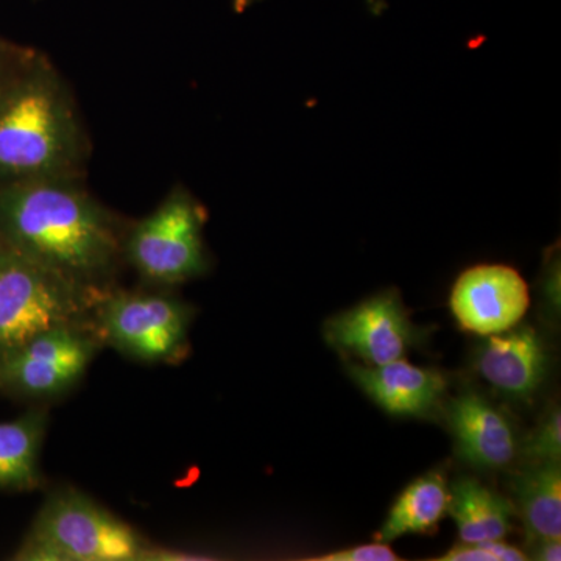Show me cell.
<instances>
[{
    "label": "cell",
    "instance_id": "6da1fadb",
    "mask_svg": "<svg viewBox=\"0 0 561 561\" xmlns=\"http://www.w3.org/2000/svg\"><path fill=\"white\" fill-rule=\"evenodd\" d=\"M76 179L2 184L0 241L83 286L108 289L122 238L114 217Z\"/></svg>",
    "mask_w": 561,
    "mask_h": 561
},
{
    "label": "cell",
    "instance_id": "7a4b0ae2",
    "mask_svg": "<svg viewBox=\"0 0 561 561\" xmlns=\"http://www.w3.org/2000/svg\"><path fill=\"white\" fill-rule=\"evenodd\" d=\"M87 138L76 102L43 55L27 54L0 83V186L77 176Z\"/></svg>",
    "mask_w": 561,
    "mask_h": 561
},
{
    "label": "cell",
    "instance_id": "3957f363",
    "mask_svg": "<svg viewBox=\"0 0 561 561\" xmlns=\"http://www.w3.org/2000/svg\"><path fill=\"white\" fill-rule=\"evenodd\" d=\"M165 556L83 491L61 486L44 500L13 560L139 561Z\"/></svg>",
    "mask_w": 561,
    "mask_h": 561
},
{
    "label": "cell",
    "instance_id": "277c9868",
    "mask_svg": "<svg viewBox=\"0 0 561 561\" xmlns=\"http://www.w3.org/2000/svg\"><path fill=\"white\" fill-rule=\"evenodd\" d=\"M103 290L83 286L0 241V357L55 328H94L95 302Z\"/></svg>",
    "mask_w": 561,
    "mask_h": 561
},
{
    "label": "cell",
    "instance_id": "5b68a950",
    "mask_svg": "<svg viewBox=\"0 0 561 561\" xmlns=\"http://www.w3.org/2000/svg\"><path fill=\"white\" fill-rule=\"evenodd\" d=\"M194 309L168 294L105 289L94 330L103 345L146 364H176L190 351Z\"/></svg>",
    "mask_w": 561,
    "mask_h": 561
},
{
    "label": "cell",
    "instance_id": "8992f818",
    "mask_svg": "<svg viewBox=\"0 0 561 561\" xmlns=\"http://www.w3.org/2000/svg\"><path fill=\"white\" fill-rule=\"evenodd\" d=\"M203 221L201 205L191 192L176 186L122 239V257L153 286L198 278L208 268Z\"/></svg>",
    "mask_w": 561,
    "mask_h": 561
},
{
    "label": "cell",
    "instance_id": "52a82bcc",
    "mask_svg": "<svg viewBox=\"0 0 561 561\" xmlns=\"http://www.w3.org/2000/svg\"><path fill=\"white\" fill-rule=\"evenodd\" d=\"M103 345L92 327L55 328L0 357V391L46 401L83 379Z\"/></svg>",
    "mask_w": 561,
    "mask_h": 561
},
{
    "label": "cell",
    "instance_id": "ba28073f",
    "mask_svg": "<svg viewBox=\"0 0 561 561\" xmlns=\"http://www.w3.org/2000/svg\"><path fill=\"white\" fill-rule=\"evenodd\" d=\"M530 306L529 287L508 265H476L461 273L451 291V309L463 330L493 335L511 331Z\"/></svg>",
    "mask_w": 561,
    "mask_h": 561
},
{
    "label": "cell",
    "instance_id": "9c48e42d",
    "mask_svg": "<svg viewBox=\"0 0 561 561\" xmlns=\"http://www.w3.org/2000/svg\"><path fill=\"white\" fill-rule=\"evenodd\" d=\"M327 335L332 345L378 367L404 357L416 342V328L397 297L379 295L328 321Z\"/></svg>",
    "mask_w": 561,
    "mask_h": 561
},
{
    "label": "cell",
    "instance_id": "30bf717a",
    "mask_svg": "<svg viewBox=\"0 0 561 561\" xmlns=\"http://www.w3.org/2000/svg\"><path fill=\"white\" fill-rule=\"evenodd\" d=\"M449 423L461 459L483 470H501L516 456L511 421L485 398L465 393L449 405Z\"/></svg>",
    "mask_w": 561,
    "mask_h": 561
},
{
    "label": "cell",
    "instance_id": "8fae6325",
    "mask_svg": "<svg viewBox=\"0 0 561 561\" xmlns=\"http://www.w3.org/2000/svg\"><path fill=\"white\" fill-rule=\"evenodd\" d=\"M478 370L507 397H530L545 379L548 354L537 332L523 328L490 335L478 354Z\"/></svg>",
    "mask_w": 561,
    "mask_h": 561
},
{
    "label": "cell",
    "instance_id": "7c38bea8",
    "mask_svg": "<svg viewBox=\"0 0 561 561\" xmlns=\"http://www.w3.org/2000/svg\"><path fill=\"white\" fill-rule=\"evenodd\" d=\"M354 381L394 415H420L434 408L446 390L440 371L398 359L378 367L350 365Z\"/></svg>",
    "mask_w": 561,
    "mask_h": 561
},
{
    "label": "cell",
    "instance_id": "4fadbf2b",
    "mask_svg": "<svg viewBox=\"0 0 561 561\" xmlns=\"http://www.w3.org/2000/svg\"><path fill=\"white\" fill-rule=\"evenodd\" d=\"M49 413L32 409L0 423V490L32 491L43 483L41 451Z\"/></svg>",
    "mask_w": 561,
    "mask_h": 561
},
{
    "label": "cell",
    "instance_id": "5bb4252c",
    "mask_svg": "<svg viewBox=\"0 0 561 561\" xmlns=\"http://www.w3.org/2000/svg\"><path fill=\"white\" fill-rule=\"evenodd\" d=\"M448 511L465 545L500 541L512 527V504L474 479H460L449 490Z\"/></svg>",
    "mask_w": 561,
    "mask_h": 561
},
{
    "label": "cell",
    "instance_id": "9a60e30c",
    "mask_svg": "<svg viewBox=\"0 0 561 561\" xmlns=\"http://www.w3.org/2000/svg\"><path fill=\"white\" fill-rule=\"evenodd\" d=\"M516 493L529 541L561 540L560 461H541L524 472Z\"/></svg>",
    "mask_w": 561,
    "mask_h": 561
},
{
    "label": "cell",
    "instance_id": "2e32d148",
    "mask_svg": "<svg viewBox=\"0 0 561 561\" xmlns=\"http://www.w3.org/2000/svg\"><path fill=\"white\" fill-rule=\"evenodd\" d=\"M448 505L449 490L442 474L430 472L416 479L394 502L389 518L379 531L378 541L389 542L402 535L434 529L448 512Z\"/></svg>",
    "mask_w": 561,
    "mask_h": 561
},
{
    "label": "cell",
    "instance_id": "e0dca14e",
    "mask_svg": "<svg viewBox=\"0 0 561 561\" xmlns=\"http://www.w3.org/2000/svg\"><path fill=\"white\" fill-rule=\"evenodd\" d=\"M527 557L519 549L513 548L504 540L472 542L453 548L451 551L442 557L445 561H523Z\"/></svg>",
    "mask_w": 561,
    "mask_h": 561
},
{
    "label": "cell",
    "instance_id": "ac0fdd59",
    "mask_svg": "<svg viewBox=\"0 0 561 561\" xmlns=\"http://www.w3.org/2000/svg\"><path fill=\"white\" fill-rule=\"evenodd\" d=\"M526 456L531 460L560 461L561 456V415L560 409H553L540 430L531 435L526 446Z\"/></svg>",
    "mask_w": 561,
    "mask_h": 561
},
{
    "label": "cell",
    "instance_id": "d6986e66",
    "mask_svg": "<svg viewBox=\"0 0 561 561\" xmlns=\"http://www.w3.org/2000/svg\"><path fill=\"white\" fill-rule=\"evenodd\" d=\"M320 561H393L397 553L391 551L386 542L376 541L375 545L357 546L346 551L331 552L316 559Z\"/></svg>",
    "mask_w": 561,
    "mask_h": 561
},
{
    "label": "cell",
    "instance_id": "ffe728a7",
    "mask_svg": "<svg viewBox=\"0 0 561 561\" xmlns=\"http://www.w3.org/2000/svg\"><path fill=\"white\" fill-rule=\"evenodd\" d=\"M25 54L27 51L16 49V47L0 38V83L9 77L11 70L16 68L18 62L24 58Z\"/></svg>",
    "mask_w": 561,
    "mask_h": 561
},
{
    "label": "cell",
    "instance_id": "44dd1931",
    "mask_svg": "<svg viewBox=\"0 0 561 561\" xmlns=\"http://www.w3.org/2000/svg\"><path fill=\"white\" fill-rule=\"evenodd\" d=\"M534 559L542 561H559L561 560V540H545L535 542Z\"/></svg>",
    "mask_w": 561,
    "mask_h": 561
}]
</instances>
